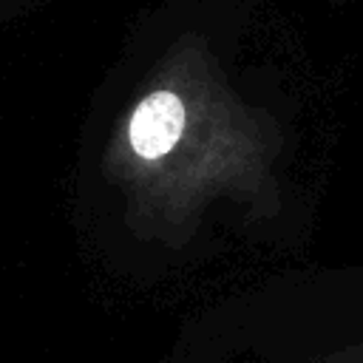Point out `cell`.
Here are the masks:
<instances>
[{
  "instance_id": "6da1fadb",
  "label": "cell",
  "mask_w": 363,
  "mask_h": 363,
  "mask_svg": "<svg viewBox=\"0 0 363 363\" xmlns=\"http://www.w3.org/2000/svg\"><path fill=\"white\" fill-rule=\"evenodd\" d=\"M184 130V105L170 91H156L130 116V145L142 159L164 156Z\"/></svg>"
}]
</instances>
